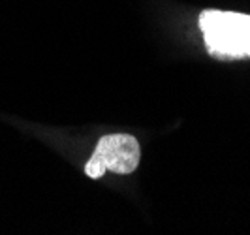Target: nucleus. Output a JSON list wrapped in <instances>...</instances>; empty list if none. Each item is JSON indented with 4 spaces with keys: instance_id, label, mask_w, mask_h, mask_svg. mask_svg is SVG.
Segmentation results:
<instances>
[{
    "instance_id": "obj_1",
    "label": "nucleus",
    "mask_w": 250,
    "mask_h": 235,
    "mask_svg": "<svg viewBox=\"0 0 250 235\" xmlns=\"http://www.w3.org/2000/svg\"><path fill=\"white\" fill-rule=\"evenodd\" d=\"M200 28L207 49L214 57H250V15L207 10L200 15Z\"/></svg>"
},
{
    "instance_id": "obj_2",
    "label": "nucleus",
    "mask_w": 250,
    "mask_h": 235,
    "mask_svg": "<svg viewBox=\"0 0 250 235\" xmlns=\"http://www.w3.org/2000/svg\"><path fill=\"white\" fill-rule=\"evenodd\" d=\"M141 158L139 143L134 136L128 134H111L104 136L96 143V149L85 166V173L90 179H98L105 171L128 175L136 171Z\"/></svg>"
}]
</instances>
